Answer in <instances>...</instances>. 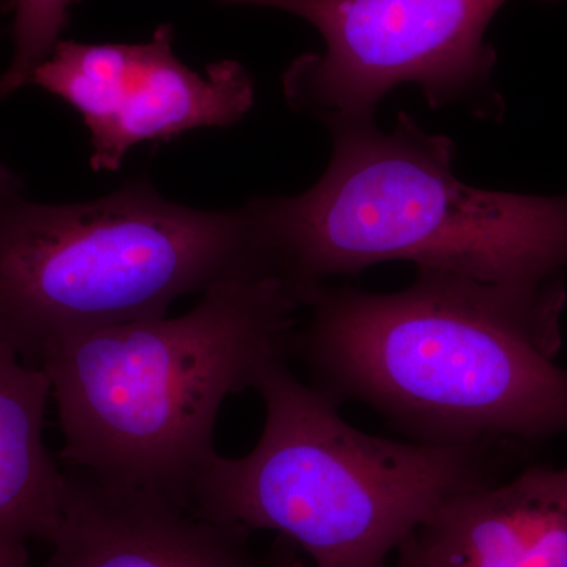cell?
Here are the masks:
<instances>
[{
	"instance_id": "cell-13",
	"label": "cell",
	"mask_w": 567,
	"mask_h": 567,
	"mask_svg": "<svg viewBox=\"0 0 567 567\" xmlns=\"http://www.w3.org/2000/svg\"><path fill=\"white\" fill-rule=\"evenodd\" d=\"M388 567H431L425 563L423 555L420 554L415 543H413V536L399 548L395 554L394 561Z\"/></svg>"
},
{
	"instance_id": "cell-9",
	"label": "cell",
	"mask_w": 567,
	"mask_h": 567,
	"mask_svg": "<svg viewBox=\"0 0 567 567\" xmlns=\"http://www.w3.org/2000/svg\"><path fill=\"white\" fill-rule=\"evenodd\" d=\"M413 543L431 567H567V466L454 496Z\"/></svg>"
},
{
	"instance_id": "cell-8",
	"label": "cell",
	"mask_w": 567,
	"mask_h": 567,
	"mask_svg": "<svg viewBox=\"0 0 567 567\" xmlns=\"http://www.w3.org/2000/svg\"><path fill=\"white\" fill-rule=\"evenodd\" d=\"M66 480L62 520L39 567H308L289 548L259 554L251 533L166 496L107 487L76 470Z\"/></svg>"
},
{
	"instance_id": "cell-4",
	"label": "cell",
	"mask_w": 567,
	"mask_h": 567,
	"mask_svg": "<svg viewBox=\"0 0 567 567\" xmlns=\"http://www.w3.org/2000/svg\"><path fill=\"white\" fill-rule=\"evenodd\" d=\"M265 406L248 456H216L194 484L197 516L279 533L311 567H388L454 496L502 481L518 445L432 446L364 434L286 360L254 383Z\"/></svg>"
},
{
	"instance_id": "cell-5",
	"label": "cell",
	"mask_w": 567,
	"mask_h": 567,
	"mask_svg": "<svg viewBox=\"0 0 567 567\" xmlns=\"http://www.w3.org/2000/svg\"><path fill=\"white\" fill-rule=\"evenodd\" d=\"M259 276L278 275L251 200L194 210L141 177L92 203H0V341L35 365L66 339Z\"/></svg>"
},
{
	"instance_id": "cell-12",
	"label": "cell",
	"mask_w": 567,
	"mask_h": 567,
	"mask_svg": "<svg viewBox=\"0 0 567 567\" xmlns=\"http://www.w3.org/2000/svg\"><path fill=\"white\" fill-rule=\"evenodd\" d=\"M0 567H35L29 557V548L0 543Z\"/></svg>"
},
{
	"instance_id": "cell-10",
	"label": "cell",
	"mask_w": 567,
	"mask_h": 567,
	"mask_svg": "<svg viewBox=\"0 0 567 567\" xmlns=\"http://www.w3.org/2000/svg\"><path fill=\"white\" fill-rule=\"evenodd\" d=\"M51 382L40 365L0 341V543L50 544L69 480L44 443Z\"/></svg>"
},
{
	"instance_id": "cell-2",
	"label": "cell",
	"mask_w": 567,
	"mask_h": 567,
	"mask_svg": "<svg viewBox=\"0 0 567 567\" xmlns=\"http://www.w3.org/2000/svg\"><path fill=\"white\" fill-rule=\"evenodd\" d=\"M328 126L333 156L311 189L252 199L276 274L303 308L328 279L399 260L506 286L565 278L567 197L466 185L454 142L405 112L391 133L374 118Z\"/></svg>"
},
{
	"instance_id": "cell-3",
	"label": "cell",
	"mask_w": 567,
	"mask_h": 567,
	"mask_svg": "<svg viewBox=\"0 0 567 567\" xmlns=\"http://www.w3.org/2000/svg\"><path fill=\"white\" fill-rule=\"evenodd\" d=\"M303 308L279 276L213 287L175 319L140 320L66 339L39 364L51 382L61 458L107 487L189 507L218 456L224 402L286 360Z\"/></svg>"
},
{
	"instance_id": "cell-11",
	"label": "cell",
	"mask_w": 567,
	"mask_h": 567,
	"mask_svg": "<svg viewBox=\"0 0 567 567\" xmlns=\"http://www.w3.org/2000/svg\"><path fill=\"white\" fill-rule=\"evenodd\" d=\"M71 3L73 0H11L13 59L6 73L0 74V99L31 84L33 73L61 41Z\"/></svg>"
},
{
	"instance_id": "cell-1",
	"label": "cell",
	"mask_w": 567,
	"mask_h": 567,
	"mask_svg": "<svg viewBox=\"0 0 567 567\" xmlns=\"http://www.w3.org/2000/svg\"><path fill=\"white\" fill-rule=\"evenodd\" d=\"M565 279L488 284L417 270L391 293L319 287L289 354L336 406L360 402L413 443L528 445L567 432Z\"/></svg>"
},
{
	"instance_id": "cell-7",
	"label": "cell",
	"mask_w": 567,
	"mask_h": 567,
	"mask_svg": "<svg viewBox=\"0 0 567 567\" xmlns=\"http://www.w3.org/2000/svg\"><path fill=\"white\" fill-rule=\"evenodd\" d=\"M162 24L140 44L59 41L31 84L71 104L91 132V167L121 169L133 145L167 141L196 128H226L254 104V82L235 61L189 70Z\"/></svg>"
},
{
	"instance_id": "cell-15",
	"label": "cell",
	"mask_w": 567,
	"mask_h": 567,
	"mask_svg": "<svg viewBox=\"0 0 567 567\" xmlns=\"http://www.w3.org/2000/svg\"><path fill=\"white\" fill-rule=\"evenodd\" d=\"M223 3H245V0H219Z\"/></svg>"
},
{
	"instance_id": "cell-6",
	"label": "cell",
	"mask_w": 567,
	"mask_h": 567,
	"mask_svg": "<svg viewBox=\"0 0 567 567\" xmlns=\"http://www.w3.org/2000/svg\"><path fill=\"white\" fill-rule=\"evenodd\" d=\"M507 0H245L289 11L322 33L323 52L295 59L282 74L287 104L324 123L374 118L402 84L423 89L429 106L468 103L502 112L492 89L496 55L484 41Z\"/></svg>"
},
{
	"instance_id": "cell-14",
	"label": "cell",
	"mask_w": 567,
	"mask_h": 567,
	"mask_svg": "<svg viewBox=\"0 0 567 567\" xmlns=\"http://www.w3.org/2000/svg\"><path fill=\"white\" fill-rule=\"evenodd\" d=\"M7 0H0V7L6 3ZM22 193V182L17 174L11 173L7 169L2 163H0V203L6 200L7 197L14 196V194Z\"/></svg>"
}]
</instances>
